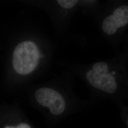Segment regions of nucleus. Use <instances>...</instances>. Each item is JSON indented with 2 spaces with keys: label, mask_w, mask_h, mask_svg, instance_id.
Returning a JSON list of instances; mask_svg holds the SVG:
<instances>
[{
  "label": "nucleus",
  "mask_w": 128,
  "mask_h": 128,
  "mask_svg": "<svg viewBox=\"0 0 128 128\" xmlns=\"http://www.w3.org/2000/svg\"><path fill=\"white\" fill-rule=\"evenodd\" d=\"M127 60L119 57L92 64L84 71V78L96 101H110L128 105Z\"/></svg>",
  "instance_id": "nucleus-1"
},
{
  "label": "nucleus",
  "mask_w": 128,
  "mask_h": 128,
  "mask_svg": "<svg viewBox=\"0 0 128 128\" xmlns=\"http://www.w3.org/2000/svg\"><path fill=\"white\" fill-rule=\"evenodd\" d=\"M40 53L32 41H23L16 46L12 55V64L15 71L20 74L30 73L37 68Z\"/></svg>",
  "instance_id": "nucleus-2"
},
{
  "label": "nucleus",
  "mask_w": 128,
  "mask_h": 128,
  "mask_svg": "<svg viewBox=\"0 0 128 128\" xmlns=\"http://www.w3.org/2000/svg\"><path fill=\"white\" fill-rule=\"evenodd\" d=\"M35 97L40 105L48 107L53 114H61L66 108V102L64 97L52 89L40 88L36 92Z\"/></svg>",
  "instance_id": "nucleus-3"
},
{
  "label": "nucleus",
  "mask_w": 128,
  "mask_h": 128,
  "mask_svg": "<svg viewBox=\"0 0 128 128\" xmlns=\"http://www.w3.org/2000/svg\"><path fill=\"white\" fill-rule=\"evenodd\" d=\"M128 24V6L122 5L115 10L113 14L103 20L102 28L106 35L111 36L117 32L118 28Z\"/></svg>",
  "instance_id": "nucleus-4"
},
{
  "label": "nucleus",
  "mask_w": 128,
  "mask_h": 128,
  "mask_svg": "<svg viewBox=\"0 0 128 128\" xmlns=\"http://www.w3.org/2000/svg\"><path fill=\"white\" fill-rule=\"evenodd\" d=\"M116 105L119 108L121 120L124 122L126 128H128V105L122 102L117 104Z\"/></svg>",
  "instance_id": "nucleus-5"
},
{
  "label": "nucleus",
  "mask_w": 128,
  "mask_h": 128,
  "mask_svg": "<svg viewBox=\"0 0 128 128\" xmlns=\"http://www.w3.org/2000/svg\"><path fill=\"white\" fill-rule=\"evenodd\" d=\"M58 4L66 9H71L74 7L78 2V0H56Z\"/></svg>",
  "instance_id": "nucleus-6"
},
{
  "label": "nucleus",
  "mask_w": 128,
  "mask_h": 128,
  "mask_svg": "<svg viewBox=\"0 0 128 128\" xmlns=\"http://www.w3.org/2000/svg\"><path fill=\"white\" fill-rule=\"evenodd\" d=\"M4 128H31V127L26 124H20L16 126H7L5 127Z\"/></svg>",
  "instance_id": "nucleus-7"
}]
</instances>
